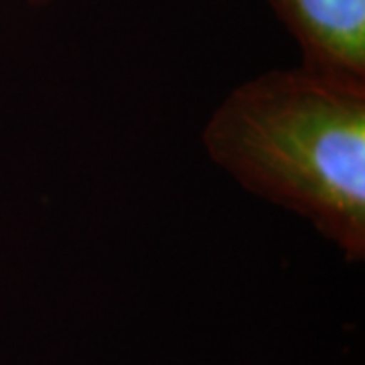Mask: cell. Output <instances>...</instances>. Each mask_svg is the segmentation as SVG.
<instances>
[{
  "instance_id": "obj_2",
  "label": "cell",
  "mask_w": 365,
  "mask_h": 365,
  "mask_svg": "<svg viewBox=\"0 0 365 365\" xmlns=\"http://www.w3.org/2000/svg\"><path fill=\"white\" fill-rule=\"evenodd\" d=\"M307 66L365 79V0H268Z\"/></svg>"
},
{
  "instance_id": "obj_1",
  "label": "cell",
  "mask_w": 365,
  "mask_h": 365,
  "mask_svg": "<svg viewBox=\"0 0 365 365\" xmlns=\"http://www.w3.org/2000/svg\"><path fill=\"white\" fill-rule=\"evenodd\" d=\"M205 144L244 187L364 258V78L302 63L252 79L217 108Z\"/></svg>"
},
{
  "instance_id": "obj_3",
  "label": "cell",
  "mask_w": 365,
  "mask_h": 365,
  "mask_svg": "<svg viewBox=\"0 0 365 365\" xmlns=\"http://www.w3.org/2000/svg\"><path fill=\"white\" fill-rule=\"evenodd\" d=\"M31 2H35V4H47V2H51V0H31Z\"/></svg>"
}]
</instances>
